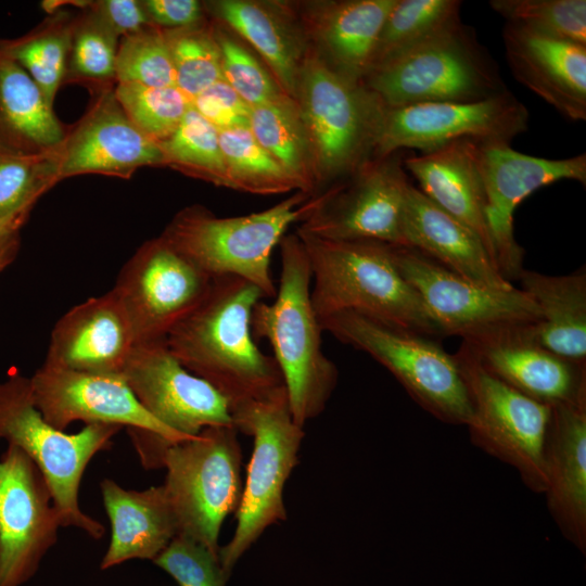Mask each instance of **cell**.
Returning a JSON list of instances; mask_svg holds the SVG:
<instances>
[{
    "mask_svg": "<svg viewBox=\"0 0 586 586\" xmlns=\"http://www.w3.org/2000/svg\"><path fill=\"white\" fill-rule=\"evenodd\" d=\"M263 298L241 278H213L202 302L166 337L177 360L214 386L230 410L285 390L275 358L258 348L252 332L253 309Z\"/></svg>",
    "mask_w": 586,
    "mask_h": 586,
    "instance_id": "obj_1",
    "label": "cell"
},
{
    "mask_svg": "<svg viewBox=\"0 0 586 586\" xmlns=\"http://www.w3.org/2000/svg\"><path fill=\"white\" fill-rule=\"evenodd\" d=\"M295 233L309 262L310 298L319 320L353 311L431 339L442 336L419 294L398 270L392 244Z\"/></svg>",
    "mask_w": 586,
    "mask_h": 586,
    "instance_id": "obj_2",
    "label": "cell"
},
{
    "mask_svg": "<svg viewBox=\"0 0 586 586\" xmlns=\"http://www.w3.org/2000/svg\"><path fill=\"white\" fill-rule=\"evenodd\" d=\"M279 245V285L273 302L262 300L255 305L252 332L269 342L293 420L304 428L324 410L339 371L322 351L323 331L311 304V271L303 242L291 233Z\"/></svg>",
    "mask_w": 586,
    "mask_h": 586,
    "instance_id": "obj_3",
    "label": "cell"
},
{
    "mask_svg": "<svg viewBox=\"0 0 586 586\" xmlns=\"http://www.w3.org/2000/svg\"><path fill=\"white\" fill-rule=\"evenodd\" d=\"M317 194L302 191L270 208L243 216L218 217L194 204L179 211L162 237L212 278L233 276L275 297L270 258L289 227L313 211Z\"/></svg>",
    "mask_w": 586,
    "mask_h": 586,
    "instance_id": "obj_4",
    "label": "cell"
},
{
    "mask_svg": "<svg viewBox=\"0 0 586 586\" xmlns=\"http://www.w3.org/2000/svg\"><path fill=\"white\" fill-rule=\"evenodd\" d=\"M361 84L387 109L476 102L508 90L496 61L461 20L371 71Z\"/></svg>",
    "mask_w": 586,
    "mask_h": 586,
    "instance_id": "obj_5",
    "label": "cell"
},
{
    "mask_svg": "<svg viewBox=\"0 0 586 586\" xmlns=\"http://www.w3.org/2000/svg\"><path fill=\"white\" fill-rule=\"evenodd\" d=\"M113 424H87L68 434L46 421L33 398L30 379L14 372L0 381V440L24 451L50 488L62 527H76L91 538L105 533L102 523L79 507V486L91 459L109 449L122 430Z\"/></svg>",
    "mask_w": 586,
    "mask_h": 586,
    "instance_id": "obj_6",
    "label": "cell"
},
{
    "mask_svg": "<svg viewBox=\"0 0 586 586\" xmlns=\"http://www.w3.org/2000/svg\"><path fill=\"white\" fill-rule=\"evenodd\" d=\"M318 193L373 157L383 105L361 84L330 68L310 47L297 82Z\"/></svg>",
    "mask_w": 586,
    "mask_h": 586,
    "instance_id": "obj_7",
    "label": "cell"
},
{
    "mask_svg": "<svg viewBox=\"0 0 586 586\" xmlns=\"http://www.w3.org/2000/svg\"><path fill=\"white\" fill-rule=\"evenodd\" d=\"M239 432L254 440L237 513V527L230 542L219 549L227 578L241 557L269 526L286 520L284 485L298 462L304 438L290 411L286 391L272 397L251 400L230 410Z\"/></svg>",
    "mask_w": 586,
    "mask_h": 586,
    "instance_id": "obj_8",
    "label": "cell"
},
{
    "mask_svg": "<svg viewBox=\"0 0 586 586\" xmlns=\"http://www.w3.org/2000/svg\"><path fill=\"white\" fill-rule=\"evenodd\" d=\"M322 331L370 355L442 422L466 425L472 405L454 354L434 339L353 311L319 320Z\"/></svg>",
    "mask_w": 586,
    "mask_h": 586,
    "instance_id": "obj_9",
    "label": "cell"
},
{
    "mask_svg": "<svg viewBox=\"0 0 586 586\" xmlns=\"http://www.w3.org/2000/svg\"><path fill=\"white\" fill-rule=\"evenodd\" d=\"M234 425L204 428L195 436L170 446L162 459L163 484L178 534L219 553L225 519L237 512L243 486L242 451Z\"/></svg>",
    "mask_w": 586,
    "mask_h": 586,
    "instance_id": "obj_10",
    "label": "cell"
},
{
    "mask_svg": "<svg viewBox=\"0 0 586 586\" xmlns=\"http://www.w3.org/2000/svg\"><path fill=\"white\" fill-rule=\"evenodd\" d=\"M36 407L61 431L76 421L126 428L145 469L162 468L165 451L187 441L153 418L122 374H102L42 365L29 378Z\"/></svg>",
    "mask_w": 586,
    "mask_h": 586,
    "instance_id": "obj_11",
    "label": "cell"
},
{
    "mask_svg": "<svg viewBox=\"0 0 586 586\" xmlns=\"http://www.w3.org/2000/svg\"><path fill=\"white\" fill-rule=\"evenodd\" d=\"M454 356L472 405L471 442L514 468L531 491L544 494L551 407L493 375L462 343Z\"/></svg>",
    "mask_w": 586,
    "mask_h": 586,
    "instance_id": "obj_12",
    "label": "cell"
},
{
    "mask_svg": "<svg viewBox=\"0 0 586 586\" xmlns=\"http://www.w3.org/2000/svg\"><path fill=\"white\" fill-rule=\"evenodd\" d=\"M392 253L442 336L470 341L538 322L536 305L520 288L499 290L479 284L412 247L392 245Z\"/></svg>",
    "mask_w": 586,
    "mask_h": 586,
    "instance_id": "obj_13",
    "label": "cell"
},
{
    "mask_svg": "<svg viewBox=\"0 0 586 586\" xmlns=\"http://www.w3.org/2000/svg\"><path fill=\"white\" fill-rule=\"evenodd\" d=\"M404 151L372 157L317 193L297 231L329 240H370L403 245V215L411 181Z\"/></svg>",
    "mask_w": 586,
    "mask_h": 586,
    "instance_id": "obj_14",
    "label": "cell"
},
{
    "mask_svg": "<svg viewBox=\"0 0 586 586\" xmlns=\"http://www.w3.org/2000/svg\"><path fill=\"white\" fill-rule=\"evenodd\" d=\"M528 122L527 107L509 90L476 102L383 106L373 157L405 150L425 153L463 139L510 144Z\"/></svg>",
    "mask_w": 586,
    "mask_h": 586,
    "instance_id": "obj_15",
    "label": "cell"
},
{
    "mask_svg": "<svg viewBox=\"0 0 586 586\" xmlns=\"http://www.w3.org/2000/svg\"><path fill=\"white\" fill-rule=\"evenodd\" d=\"M213 278L162 235L145 241L110 290L128 316L137 344L166 341L205 297Z\"/></svg>",
    "mask_w": 586,
    "mask_h": 586,
    "instance_id": "obj_16",
    "label": "cell"
},
{
    "mask_svg": "<svg viewBox=\"0 0 586 586\" xmlns=\"http://www.w3.org/2000/svg\"><path fill=\"white\" fill-rule=\"evenodd\" d=\"M61 526L42 473L20 448L0 456V586H22L58 540Z\"/></svg>",
    "mask_w": 586,
    "mask_h": 586,
    "instance_id": "obj_17",
    "label": "cell"
},
{
    "mask_svg": "<svg viewBox=\"0 0 586 586\" xmlns=\"http://www.w3.org/2000/svg\"><path fill=\"white\" fill-rule=\"evenodd\" d=\"M480 160L495 260L511 281L524 269L523 250L514 238L515 208L536 190L560 180L585 186L586 154L551 160L521 153L510 144H480Z\"/></svg>",
    "mask_w": 586,
    "mask_h": 586,
    "instance_id": "obj_18",
    "label": "cell"
},
{
    "mask_svg": "<svg viewBox=\"0 0 586 586\" xmlns=\"http://www.w3.org/2000/svg\"><path fill=\"white\" fill-rule=\"evenodd\" d=\"M122 375L144 409L184 438L207 426L234 425L228 400L187 370L166 341L137 344Z\"/></svg>",
    "mask_w": 586,
    "mask_h": 586,
    "instance_id": "obj_19",
    "label": "cell"
},
{
    "mask_svg": "<svg viewBox=\"0 0 586 586\" xmlns=\"http://www.w3.org/2000/svg\"><path fill=\"white\" fill-rule=\"evenodd\" d=\"M59 181L85 174L128 179L140 167L165 166L157 142L128 118L114 89L102 87L82 118L56 148Z\"/></svg>",
    "mask_w": 586,
    "mask_h": 586,
    "instance_id": "obj_20",
    "label": "cell"
},
{
    "mask_svg": "<svg viewBox=\"0 0 586 586\" xmlns=\"http://www.w3.org/2000/svg\"><path fill=\"white\" fill-rule=\"evenodd\" d=\"M532 327L505 330L461 343L493 375L550 407L586 394V365L542 346Z\"/></svg>",
    "mask_w": 586,
    "mask_h": 586,
    "instance_id": "obj_21",
    "label": "cell"
},
{
    "mask_svg": "<svg viewBox=\"0 0 586 586\" xmlns=\"http://www.w3.org/2000/svg\"><path fill=\"white\" fill-rule=\"evenodd\" d=\"M136 345L128 316L107 291L72 307L56 321L42 365L122 374Z\"/></svg>",
    "mask_w": 586,
    "mask_h": 586,
    "instance_id": "obj_22",
    "label": "cell"
},
{
    "mask_svg": "<svg viewBox=\"0 0 586 586\" xmlns=\"http://www.w3.org/2000/svg\"><path fill=\"white\" fill-rule=\"evenodd\" d=\"M502 42L513 77L563 117L586 119V44L506 23Z\"/></svg>",
    "mask_w": 586,
    "mask_h": 586,
    "instance_id": "obj_23",
    "label": "cell"
},
{
    "mask_svg": "<svg viewBox=\"0 0 586 586\" xmlns=\"http://www.w3.org/2000/svg\"><path fill=\"white\" fill-rule=\"evenodd\" d=\"M545 496L563 537L586 553V394L551 407Z\"/></svg>",
    "mask_w": 586,
    "mask_h": 586,
    "instance_id": "obj_24",
    "label": "cell"
},
{
    "mask_svg": "<svg viewBox=\"0 0 586 586\" xmlns=\"http://www.w3.org/2000/svg\"><path fill=\"white\" fill-rule=\"evenodd\" d=\"M395 0L294 2L310 47L341 76L361 82L382 24Z\"/></svg>",
    "mask_w": 586,
    "mask_h": 586,
    "instance_id": "obj_25",
    "label": "cell"
},
{
    "mask_svg": "<svg viewBox=\"0 0 586 586\" xmlns=\"http://www.w3.org/2000/svg\"><path fill=\"white\" fill-rule=\"evenodd\" d=\"M203 5L257 51L282 91L295 99L310 43L294 2L213 0Z\"/></svg>",
    "mask_w": 586,
    "mask_h": 586,
    "instance_id": "obj_26",
    "label": "cell"
},
{
    "mask_svg": "<svg viewBox=\"0 0 586 586\" xmlns=\"http://www.w3.org/2000/svg\"><path fill=\"white\" fill-rule=\"evenodd\" d=\"M480 144L463 139L430 152L406 154L404 166L428 199L480 237L496 264L487 225Z\"/></svg>",
    "mask_w": 586,
    "mask_h": 586,
    "instance_id": "obj_27",
    "label": "cell"
},
{
    "mask_svg": "<svg viewBox=\"0 0 586 586\" xmlns=\"http://www.w3.org/2000/svg\"><path fill=\"white\" fill-rule=\"evenodd\" d=\"M404 246L412 247L453 272L493 289L508 290L507 280L480 237L441 209L410 184L403 215Z\"/></svg>",
    "mask_w": 586,
    "mask_h": 586,
    "instance_id": "obj_28",
    "label": "cell"
},
{
    "mask_svg": "<svg viewBox=\"0 0 586 586\" xmlns=\"http://www.w3.org/2000/svg\"><path fill=\"white\" fill-rule=\"evenodd\" d=\"M100 491L112 531L102 570L131 559L153 561L177 536L176 518L163 484L132 491L104 479Z\"/></svg>",
    "mask_w": 586,
    "mask_h": 586,
    "instance_id": "obj_29",
    "label": "cell"
},
{
    "mask_svg": "<svg viewBox=\"0 0 586 586\" xmlns=\"http://www.w3.org/2000/svg\"><path fill=\"white\" fill-rule=\"evenodd\" d=\"M537 307L535 340L550 352L586 365V271L549 276L523 269L518 279Z\"/></svg>",
    "mask_w": 586,
    "mask_h": 586,
    "instance_id": "obj_30",
    "label": "cell"
},
{
    "mask_svg": "<svg viewBox=\"0 0 586 586\" xmlns=\"http://www.w3.org/2000/svg\"><path fill=\"white\" fill-rule=\"evenodd\" d=\"M66 131L33 78L0 50V150L43 153L62 143Z\"/></svg>",
    "mask_w": 586,
    "mask_h": 586,
    "instance_id": "obj_31",
    "label": "cell"
},
{
    "mask_svg": "<svg viewBox=\"0 0 586 586\" xmlns=\"http://www.w3.org/2000/svg\"><path fill=\"white\" fill-rule=\"evenodd\" d=\"M249 128L257 142L297 182L302 192L318 193L307 132L294 99L283 93L251 107Z\"/></svg>",
    "mask_w": 586,
    "mask_h": 586,
    "instance_id": "obj_32",
    "label": "cell"
},
{
    "mask_svg": "<svg viewBox=\"0 0 586 586\" xmlns=\"http://www.w3.org/2000/svg\"><path fill=\"white\" fill-rule=\"evenodd\" d=\"M75 15L53 12L36 28L16 39H0V50L18 63L53 107L66 78Z\"/></svg>",
    "mask_w": 586,
    "mask_h": 586,
    "instance_id": "obj_33",
    "label": "cell"
},
{
    "mask_svg": "<svg viewBox=\"0 0 586 586\" xmlns=\"http://www.w3.org/2000/svg\"><path fill=\"white\" fill-rule=\"evenodd\" d=\"M461 5L459 0H395L378 35L368 74L461 20Z\"/></svg>",
    "mask_w": 586,
    "mask_h": 586,
    "instance_id": "obj_34",
    "label": "cell"
},
{
    "mask_svg": "<svg viewBox=\"0 0 586 586\" xmlns=\"http://www.w3.org/2000/svg\"><path fill=\"white\" fill-rule=\"evenodd\" d=\"M229 189L258 195L301 191L297 182L257 142L249 127L218 129Z\"/></svg>",
    "mask_w": 586,
    "mask_h": 586,
    "instance_id": "obj_35",
    "label": "cell"
},
{
    "mask_svg": "<svg viewBox=\"0 0 586 586\" xmlns=\"http://www.w3.org/2000/svg\"><path fill=\"white\" fill-rule=\"evenodd\" d=\"M158 144L165 166L229 189L218 129L200 115L192 104L175 132Z\"/></svg>",
    "mask_w": 586,
    "mask_h": 586,
    "instance_id": "obj_36",
    "label": "cell"
},
{
    "mask_svg": "<svg viewBox=\"0 0 586 586\" xmlns=\"http://www.w3.org/2000/svg\"><path fill=\"white\" fill-rule=\"evenodd\" d=\"M164 30L173 59L176 86L191 101L224 79L214 26L201 23L192 27Z\"/></svg>",
    "mask_w": 586,
    "mask_h": 586,
    "instance_id": "obj_37",
    "label": "cell"
},
{
    "mask_svg": "<svg viewBox=\"0 0 586 586\" xmlns=\"http://www.w3.org/2000/svg\"><path fill=\"white\" fill-rule=\"evenodd\" d=\"M114 93L133 125L157 143L175 132L192 104L177 86L117 84Z\"/></svg>",
    "mask_w": 586,
    "mask_h": 586,
    "instance_id": "obj_38",
    "label": "cell"
},
{
    "mask_svg": "<svg viewBox=\"0 0 586 586\" xmlns=\"http://www.w3.org/2000/svg\"><path fill=\"white\" fill-rule=\"evenodd\" d=\"M88 4V3H87ZM118 36L87 5L75 15L66 79L115 81Z\"/></svg>",
    "mask_w": 586,
    "mask_h": 586,
    "instance_id": "obj_39",
    "label": "cell"
},
{
    "mask_svg": "<svg viewBox=\"0 0 586 586\" xmlns=\"http://www.w3.org/2000/svg\"><path fill=\"white\" fill-rule=\"evenodd\" d=\"M116 84L149 87L176 86L165 30L153 24L122 38L115 63Z\"/></svg>",
    "mask_w": 586,
    "mask_h": 586,
    "instance_id": "obj_40",
    "label": "cell"
},
{
    "mask_svg": "<svg viewBox=\"0 0 586 586\" xmlns=\"http://www.w3.org/2000/svg\"><path fill=\"white\" fill-rule=\"evenodd\" d=\"M56 148L38 154L0 150V218L35 205L59 181Z\"/></svg>",
    "mask_w": 586,
    "mask_h": 586,
    "instance_id": "obj_41",
    "label": "cell"
},
{
    "mask_svg": "<svg viewBox=\"0 0 586 586\" xmlns=\"http://www.w3.org/2000/svg\"><path fill=\"white\" fill-rule=\"evenodd\" d=\"M506 23L586 44L585 0H491Z\"/></svg>",
    "mask_w": 586,
    "mask_h": 586,
    "instance_id": "obj_42",
    "label": "cell"
},
{
    "mask_svg": "<svg viewBox=\"0 0 586 586\" xmlns=\"http://www.w3.org/2000/svg\"><path fill=\"white\" fill-rule=\"evenodd\" d=\"M214 30L220 50L222 78L250 107L284 93L269 69L240 40L222 27L214 26Z\"/></svg>",
    "mask_w": 586,
    "mask_h": 586,
    "instance_id": "obj_43",
    "label": "cell"
},
{
    "mask_svg": "<svg viewBox=\"0 0 586 586\" xmlns=\"http://www.w3.org/2000/svg\"><path fill=\"white\" fill-rule=\"evenodd\" d=\"M153 562L180 586H225L219 553L201 543L177 535Z\"/></svg>",
    "mask_w": 586,
    "mask_h": 586,
    "instance_id": "obj_44",
    "label": "cell"
},
{
    "mask_svg": "<svg viewBox=\"0 0 586 586\" xmlns=\"http://www.w3.org/2000/svg\"><path fill=\"white\" fill-rule=\"evenodd\" d=\"M192 106L217 129L249 127L251 107L224 79L193 98Z\"/></svg>",
    "mask_w": 586,
    "mask_h": 586,
    "instance_id": "obj_45",
    "label": "cell"
},
{
    "mask_svg": "<svg viewBox=\"0 0 586 586\" xmlns=\"http://www.w3.org/2000/svg\"><path fill=\"white\" fill-rule=\"evenodd\" d=\"M87 7L122 38L152 24L138 0L88 1Z\"/></svg>",
    "mask_w": 586,
    "mask_h": 586,
    "instance_id": "obj_46",
    "label": "cell"
},
{
    "mask_svg": "<svg viewBox=\"0 0 586 586\" xmlns=\"http://www.w3.org/2000/svg\"><path fill=\"white\" fill-rule=\"evenodd\" d=\"M150 22L163 29H178L203 23L204 5L196 0H143Z\"/></svg>",
    "mask_w": 586,
    "mask_h": 586,
    "instance_id": "obj_47",
    "label": "cell"
},
{
    "mask_svg": "<svg viewBox=\"0 0 586 586\" xmlns=\"http://www.w3.org/2000/svg\"><path fill=\"white\" fill-rule=\"evenodd\" d=\"M34 205H28L0 218V272L15 260L21 247L22 229Z\"/></svg>",
    "mask_w": 586,
    "mask_h": 586,
    "instance_id": "obj_48",
    "label": "cell"
}]
</instances>
